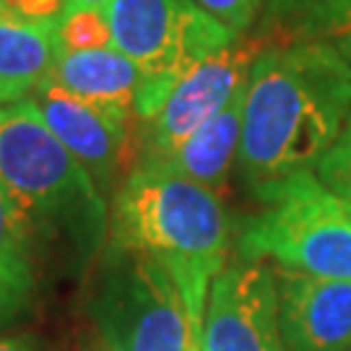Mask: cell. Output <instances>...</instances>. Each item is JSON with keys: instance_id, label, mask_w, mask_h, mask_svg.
Here are the masks:
<instances>
[{"instance_id": "6da1fadb", "label": "cell", "mask_w": 351, "mask_h": 351, "mask_svg": "<svg viewBox=\"0 0 351 351\" xmlns=\"http://www.w3.org/2000/svg\"><path fill=\"white\" fill-rule=\"evenodd\" d=\"M351 114V68L323 42L263 45L245 94L237 169L252 195L315 172Z\"/></svg>"}, {"instance_id": "ba28073f", "label": "cell", "mask_w": 351, "mask_h": 351, "mask_svg": "<svg viewBox=\"0 0 351 351\" xmlns=\"http://www.w3.org/2000/svg\"><path fill=\"white\" fill-rule=\"evenodd\" d=\"M201 351H287L274 265L237 255L219 271L208 289Z\"/></svg>"}, {"instance_id": "d6986e66", "label": "cell", "mask_w": 351, "mask_h": 351, "mask_svg": "<svg viewBox=\"0 0 351 351\" xmlns=\"http://www.w3.org/2000/svg\"><path fill=\"white\" fill-rule=\"evenodd\" d=\"M0 8L29 19H63L65 0H0Z\"/></svg>"}, {"instance_id": "44dd1931", "label": "cell", "mask_w": 351, "mask_h": 351, "mask_svg": "<svg viewBox=\"0 0 351 351\" xmlns=\"http://www.w3.org/2000/svg\"><path fill=\"white\" fill-rule=\"evenodd\" d=\"M107 3H110V0H65L63 13L78 11V8H104Z\"/></svg>"}, {"instance_id": "30bf717a", "label": "cell", "mask_w": 351, "mask_h": 351, "mask_svg": "<svg viewBox=\"0 0 351 351\" xmlns=\"http://www.w3.org/2000/svg\"><path fill=\"white\" fill-rule=\"evenodd\" d=\"M278 328L287 351L351 349V281L276 268Z\"/></svg>"}, {"instance_id": "5b68a950", "label": "cell", "mask_w": 351, "mask_h": 351, "mask_svg": "<svg viewBox=\"0 0 351 351\" xmlns=\"http://www.w3.org/2000/svg\"><path fill=\"white\" fill-rule=\"evenodd\" d=\"M255 198L263 206L239 229V258L351 281V211L315 172L289 177Z\"/></svg>"}, {"instance_id": "277c9868", "label": "cell", "mask_w": 351, "mask_h": 351, "mask_svg": "<svg viewBox=\"0 0 351 351\" xmlns=\"http://www.w3.org/2000/svg\"><path fill=\"white\" fill-rule=\"evenodd\" d=\"M86 315L104 351H201L175 276L149 252L107 242L88 284Z\"/></svg>"}, {"instance_id": "8fae6325", "label": "cell", "mask_w": 351, "mask_h": 351, "mask_svg": "<svg viewBox=\"0 0 351 351\" xmlns=\"http://www.w3.org/2000/svg\"><path fill=\"white\" fill-rule=\"evenodd\" d=\"M143 73L114 47L60 50L47 84L97 110L136 120V101L143 88Z\"/></svg>"}, {"instance_id": "3957f363", "label": "cell", "mask_w": 351, "mask_h": 351, "mask_svg": "<svg viewBox=\"0 0 351 351\" xmlns=\"http://www.w3.org/2000/svg\"><path fill=\"white\" fill-rule=\"evenodd\" d=\"M0 185L37 226L42 242H63L81 261L110 237L107 198L55 138L32 97L0 107Z\"/></svg>"}, {"instance_id": "ac0fdd59", "label": "cell", "mask_w": 351, "mask_h": 351, "mask_svg": "<svg viewBox=\"0 0 351 351\" xmlns=\"http://www.w3.org/2000/svg\"><path fill=\"white\" fill-rule=\"evenodd\" d=\"M203 11L213 16L221 26H226L232 34H247L258 13L265 8L268 0H195Z\"/></svg>"}, {"instance_id": "e0dca14e", "label": "cell", "mask_w": 351, "mask_h": 351, "mask_svg": "<svg viewBox=\"0 0 351 351\" xmlns=\"http://www.w3.org/2000/svg\"><path fill=\"white\" fill-rule=\"evenodd\" d=\"M317 177L330 193H336L351 211V114L336 143L317 164Z\"/></svg>"}, {"instance_id": "9a60e30c", "label": "cell", "mask_w": 351, "mask_h": 351, "mask_svg": "<svg viewBox=\"0 0 351 351\" xmlns=\"http://www.w3.org/2000/svg\"><path fill=\"white\" fill-rule=\"evenodd\" d=\"M245 94L247 86L226 104L221 112L193 133L175 154L162 162H154L180 177H188L216 195L224 190L229 169L237 162L239 138H242V114H245Z\"/></svg>"}, {"instance_id": "2e32d148", "label": "cell", "mask_w": 351, "mask_h": 351, "mask_svg": "<svg viewBox=\"0 0 351 351\" xmlns=\"http://www.w3.org/2000/svg\"><path fill=\"white\" fill-rule=\"evenodd\" d=\"M60 47L71 52L112 47V32L104 8H78L60 19Z\"/></svg>"}, {"instance_id": "4fadbf2b", "label": "cell", "mask_w": 351, "mask_h": 351, "mask_svg": "<svg viewBox=\"0 0 351 351\" xmlns=\"http://www.w3.org/2000/svg\"><path fill=\"white\" fill-rule=\"evenodd\" d=\"M42 247L37 226L0 185V323L19 317L34 300Z\"/></svg>"}, {"instance_id": "ffe728a7", "label": "cell", "mask_w": 351, "mask_h": 351, "mask_svg": "<svg viewBox=\"0 0 351 351\" xmlns=\"http://www.w3.org/2000/svg\"><path fill=\"white\" fill-rule=\"evenodd\" d=\"M0 351H37L26 339H0Z\"/></svg>"}, {"instance_id": "7a4b0ae2", "label": "cell", "mask_w": 351, "mask_h": 351, "mask_svg": "<svg viewBox=\"0 0 351 351\" xmlns=\"http://www.w3.org/2000/svg\"><path fill=\"white\" fill-rule=\"evenodd\" d=\"M107 242L149 252L169 268L203 339L208 289L229 252L221 198L164 167L136 164L112 195Z\"/></svg>"}, {"instance_id": "5bb4252c", "label": "cell", "mask_w": 351, "mask_h": 351, "mask_svg": "<svg viewBox=\"0 0 351 351\" xmlns=\"http://www.w3.org/2000/svg\"><path fill=\"white\" fill-rule=\"evenodd\" d=\"M255 37L263 45L323 42L351 68V0H268Z\"/></svg>"}, {"instance_id": "8992f818", "label": "cell", "mask_w": 351, "mask_h": 351, "mask_svg": "<svg viewBox=\"0 0 351 351\" xmlns=\"http://www.w3.org/2000/svg\"><path fill=\"white\" fill-rule=\"evenodd\" d=\"M104 11L112 47L146 78L136 101V123L159 110L188 68L237 39L195 0H110Z\"/></svg>"}, {"instance_id": "9c48e42d", "label": "cell", "mask_w": 351, "mask_h": 351, "mask_svg": "<svg viewBox=\"0 0 351 351\" xmlns=\"http://www.w3.org/2000/svg\"><path fill=\"white\" fill-rule=\"evenodd\" d=\"M32 99L39 107L45 123L55 133V138L91 175L101 195L120 188L123 182L120 175L123 172L128 175L138 162V154H136L138 123L114 117L86 101L73 99L47 81L32 94Z\"/></svg>"}, {"instance_id": "7402d4cb", "label": "cell", "mask_w": 351, "mask_h": 351, "mask_svg": "<svg viewBox=\"0 0 351 351\" xmlns=\"http://www.w3.org/2000/svg\"><path fill=\"white\" fill-rule=\"evenodd\" d=\"M349 351H351V349H349Z\"/></svg>"}, {"instance_id": "7c38bea8", "label": "cell", "mask_w": 351, "mask_h": 351, "mask_svg": "<svg viewBox=\"0 0 351 351\" xmlns=\"http://www.w3.org/2000/svg\"><path fill=\"white\" fill-rule=\"evenodd\" d=\"M60 50V19L0 8V107L32 97L50 78Z\"/></svg>"}, {"instance_id": "52a82bcc", "label": "cell", "mask_w": 351, "mask_h": 351, "mask_svg": "<svg viewBox=\"0 0 351 351\" xmlns=\"http://www.w3.org/2000/svg\"><path fill=\"white\" fill-rule=\"evenodd\" d=\"M263 42L242 34L180 75L159 110L136 130V164H154L175 154L208 120L224 110L250 81L252 63Z\"/></svg>"}]
</instances>
